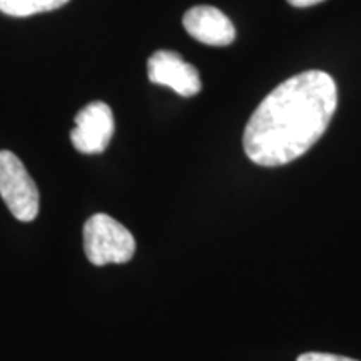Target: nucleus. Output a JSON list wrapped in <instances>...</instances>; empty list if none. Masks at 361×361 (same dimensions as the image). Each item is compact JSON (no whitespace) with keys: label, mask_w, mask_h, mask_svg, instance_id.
Returning a JSON list of instances; mask_svg holds the SVG:
<instances>
[{"label":"nucleus","mask_w":361,"mask_h":361,"mask_svg":"<svg viewBox=\"0 0 361 361\" xmlns=\"http://www.w3.org/2000/svg\"><path fill=\"white\" fill-rule=\"evenodd\" d=\"M84 251L94 266L124 264L133 259L135 241L119 221L99 213L84 224Z\"/></svg>","instance_id":"obj_2"},{"label":"nucleus","mask_w":361,"mask_h":361,"mask_svg":"<svg viewBox=\"0 0 361 361\" xmlns=\"http://www.w3.org/2000/svg\"><path fill=\"white\" fill-rule=\"evenodd\" d=\"M336 104V84L326 72L308 71L284 80L252 112L243 135L246 156L263 168L298 159L328 129Z\"/></svg>","instance_id":"obj_1"},{"label":"nucleus","mask_w":361,"mask_h":361,"mask_svg":"<svg viewBox=\"0 0 361 361\" xmlns=\"http://www.w3.org/2000/svg\"><path fill=\"white\" fill-rule=\"evenodd\" d=\"M319 2H323V0H288V4H291L293 7H311Z\"/></svg>","instance_id":"obj_9"},{"label":"nucleus","mask_w":361,"mask_h":361,"mask_svg":"<svg viewBox=\"0 0 361 361\" xmlns=\"http://www.w3.org/2000/svg\"><path fill=\"white\" fill-rule=\"evenodd\" d=\"M296 361H358L353 358H346V356L328 355V353H305L301 355Z\"/></svg>","instance_id":"obj_8"},{"label":"nucleus","mask_w":361,"mask_h":361,"mask_svg":"<svg viewBox=\"0 0 361 361\" xmlns=\"http://www.w3.org/2000/svg\"><path fill=\"white\" fill-rule=\"evenodd\" d=\"M114 135V116L106 102H90L75 116L72 146L82 154H101Z\"/></svg>","instance_id":"obj_4"},{"label":"nucleus","mask_w":361,"mask_h":361,"mask_svg":"<svg viewBox=\"0 0 361 361\" xmlns=\"http://www.w3.org/2000/svg\"><path fill=\"white\" fill-rule=\"evenodd\" d=\"M147 78L152 84L173 89L183 97H192L201 92V79L196 67L171 51L152 54L147 61Z\"/></svg>","instance_id":"obj_5"},{"label":"nucleus","mask_w":361,"mask_h":361,"mask_svg":"<svg viewBox=\"0 0 361 361\" xmlns=\"http://www.w3.org/2000/svg\"><path fill=\"white\" fill-rule=\"evenodd\" d=\"M0 196L13 218L30 223L39 214V189L22 161L11 151H0Z\"/></svg>","instance_id":"obj_3"},{"label":"nucleus","mask_w":361,"mask_h":361,"mask_svg":"<svg viewBox=\"0 0 361 361\" xmlns=\"http://www.w3.org/2000/svg\"><path fill=\"white\" fill-rule=\"evenodd\" d=\"M69 0H0V12L11 17H30L61 8Z\"/></svg>","instance_id":"obj_7"},{"label":"nucleus","mask_w":361,"mask_h":361,"mask_svg":"<svg viewBox=\"0 0 361 361\" xmlns=\"http://www.w3.org/2000/svg\"><path fill=\"white\" fill-rule=\"evenodd\" d=\"M183 24L192 39L206 45H213V47H226L236 39L233 22L219 8L211 6L189 8Z\"/></svg>","instance_id":"obj_6"}]
</instances>
